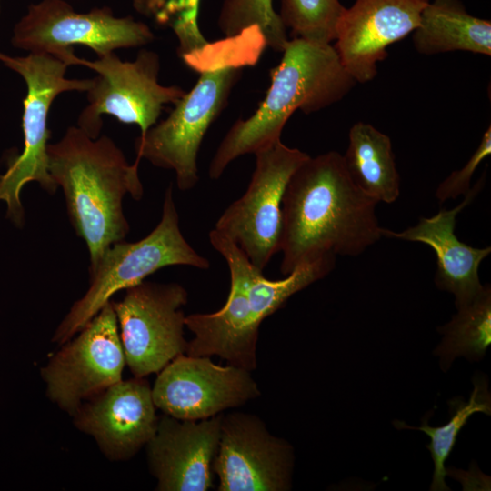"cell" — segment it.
Wrapping results in <instances>:
<instances>
[{"label": "cell", "mask_w": 491, "mask_h": 491, "mask_svg": "<svg viewBox=\"0 0 491 491\" xmlns=\"http://www.w3.org/2000/svg\"><path fill=\"white\" fill-rule=\"evenodd\" d=\"M376 205L352 181L338 152L308 156L283 195L281 273L327 256L364 253L382 237Z\"/></svg>", "instance_id": "obj_1"}, {"label": "cell", "mask_w": 491, "mask_h": 491, "mask_svg": "<svg viewBox=\"0 0 491 491\" xmlns=\"http://www.w3.org/2000/svg\"><path fill=\"white\" fill-rule=\"evenodd\" d=\"M266 46L257 26H251L182 57L200 74L195 86L174 105L168 116L135 141L136 163L175 171L177 187L194 188L198 180L197 155L203 139L226 106L245 66L257 63Z\"/></svg>", "instance_id": "obj_2"}, {"label": "cell", "mask_w": 491, "mask_h": 491, "mask_svg": "<svg viewBox=\"0 0 491 491\" xmlns=\"http://www.w3.org/2000/svg\"><path fill=\"white\" fill-rule=\"evenodd\" d=\"M47 155L49 173L64 192L69 220L87 246L92 266L129 233L123 199L144 195L139 163L130 165L109 136L92 138L77 125L49 143Z\"/></svg>", "instance_id": "obj_3"}, {"label": "cell", "mask_w": 491, "mask_h": 491, "mask_svg": "<svg viewBox=\"0 0 491 491\" xmlns=\"http://www.w3.org/2000/svg\"><path fill=\"white\" fill-rule=\"evenodd\" d=\"M282 54L258 108L236 120L217 147L208 168L211 179H218L235 159L281 141L296 110L318 112L342 100L356 84L331 44L292 38Z\"/></svg>", "instance_id": "obj_4"}, {"label": "cell", "mask_w": 491, "mask_h": 491, "mask_svg": "<svg viewBox=\"0 0 491 491\" xmlns=\"http://www.w3.org/2000/svg\"><path fill=\"white\" fill-rule=\"evenodd\" d=\"M169 266L208 269L210 262L185 240L169 185L165 193L161 220L144 238L111 245L95 265L89 266V287L71 306L53 336L63 345L78 333L120 290L143 282L155 271Z\"/></svg>", "instance_id": "obj_5"}, {"label": "cell", "mask_w": 491, "mask_h": 491, "mask_svg": "<svg viewBox=\"0 0 491 491\" xmlns=\"http://www.w3.org/2000/svg\"><path fill=\"white\" fill-rule=\"evenodd\" d=\"M0 62L17 73L26 85L22 115L24 147L9 162L6 171L0 175V201L6 203L7 217L21 226L25 220L20 200L24 185L36 182L49 195H55L58 188L48 170V115L51 105L63 93L86 92L92 78L65 77L68 65L45 54L12 56L0 52Z\"/></svg>", "instance_id": "obj_6"}, {"label": "cell", "mask_w": 491, "mask_h": 491, "mask_svg": "<svg viewBox=\"0 0 491 491\" xmlns=\"http://www.w3.org/2000/svg\"><path fill=\"white\" fill-rule=\"evenodd\" d=\"M155 39L150 27L133 16H116L107 6L77 12L65 0L31 4L13 29L15 48L52 55L74 65V48L83 45L97 56L117 49L145 46Z\"/></svg>", "instance_id": "obj_7"}, {"label": "cell", "mask_w": 491, "mask_h": 491, "mask_svg": "<svg viewBox=\"0 0 491 491\" xmlns=\"http://www.w3.org/2000/svg\"><path fill=\"white\" fill-rule=\"evenodd\" d=\"M74 65L88 67L96 74L86 91L87 105L76 123L92 138L100 135L103 115L136 125L143 135L158 122L164 106L174 105L186 92L180 86L159 83L160 57L145 48L133 61H123L111 53L95 60L76 56Z\"/></svg>", "instance_id": "obj_8"}, {"label": "cell", "mask_w": 491, "mask_h": 491, "mask_svg": "<svg viewBox=\"0 0 491 491\" xmlns=\"http://www.w3.org/2000/svg\"><path fill=\"white\" fill-rule=\"evenodd\" d=\"M254 155L256 168L246 193L224 211L215 229L263 271L279 252L282 200L287 182L309 155L281 141Z\"/></svg>", "instance_id": "obj_9"}, {"label": "cell", "mask_w": 491, "mask_h": 491, "mask_svg": "<svg viewBox=\"0 0 491 491\" xmlns=\"http://www.w3.org/2000/svg\"><path fill=\"white\" fill-rule=\"evenodd\" d=\"M187 291L177 283L145 282L125 289L112 301L125 363L135 377L160 372L184 354Z\"/></svg>", "instance_id": "obj_10"}, {"label": "cell", "mask_w": 491, "mask_h": 491, "mask_svg": "<svg viewBox=\"0 0 491 491\" xmlns=\"http://www.w3.org/2000/svg\"><path fill=\"white\" fill-rule=\"evenodd\" d=\"M41 369L46 395L74 416L83 400L122 380L125 364L112 300Z\"/></svg>", "instance_id": "obj_11"}, {"label": "cell", "mask_w": 491, "mask_h": 491, "mask_svg": "<svg viewBox=\"0 0 491 491\" xmlns=\"http://www.w3.org/2000/svg\"><path fill=\"white\" fill-rule=\"evenodd\" d=\"M212 246L225 259L230 290L225 304L214 313H195L185 318L194 334L185 353L192 356H217L228 365L248 371L256 367V343L261 319L248 289L246 256L225 235L213 229Z\"/></svg>", "instance_id": "obj_12"}, {"label": "cell", "mask_w": 491, "mask_h": 491, "mask_svg": "<svg viewBox=\"0 0 491 491\" xmlns=\"http://www.w3.org/2000/svg\"><path fill=\"white\" fill-rule=\"evenodd\" d=\"M251 372L219 366L209 356L181 354L160 372L152 387L156 408L183 420H201L260 396Z\"/></svg>", "instance_id": "obj_13"}, {"label": "cell", "mask_w": 491, "mask_h": 491, "mask_svg": "<svg viewBox=\"0 0 491 491\" xmlns=\"http://www.w3.org/2000/svg\"><path fill=\"white\" fill-rule=\"evenodd\" d=\"M294 452L272 435L256 416L222 414L213 471L218 491H287L291 489Z\"/></svg>", "instance_id": "obj_14"}, {"label": "cell", "mask_w": 491, "mask_h": 491, "mask_svg": "<svg viewBox=\"0 0 491 491\" xmlns=\"http://www.w3.org/2000/svg\"><path fill=\"white\" fill-rule=\"evenodd\" d=\"M429 0H356L345 8L336 25L334 46L339 59L356 83L377 75V63L387 47L418 26Z\"/></svg>", "instance_id": "obj_15"}, {"label": "cell", "mask_w": 491, "mask_h": 491, "mask_svg": "<svg viewBox=\"0 0 491 491\" xmlns=\"http://www.w3.org/2000/svg\"><path fill=\"white\" fill-rule=\"evenodd\" d=\"M87 400L74 414L75 425L111 460L132 457L156 431L152 388L144 377L120 380Z\"/></svg>", "instance_id": "obj_16"}, {"label": "cell", "mask_w": 491, "mask_h": 491, "mask_svg": "<svg viewBox=\"0 0 491 491\" xmlns=\"http://www.w3.org/2000/svg\"><path fill=\"white\" fill-rule=\"evenodd\" d=\"M222 414L201 420L165 415L146 444L151 474L159 491H206L214 486Z\"/></svg>", "instance_id": "obj_17"}, {"label": "cell", "mask_w": 491, "mask_h": 491, "mask_svg": "<svg viewBox=\"0 0 491 491\" xmlns=\"http://www.w3.org/2000/svg\"><path fill=\"white\" fill-rule=\"evenodd\" d=\"M485 175L463 201L452 209H441L430 217H421L418 223L401 232L381 228L382 236L405 241L419 242L430 246L436 256V286L455 296L456 307L472 301L483 289L478 269L490 254L491 247L476 248L461 242L455 234L456 215L480 192Z\"/></svg>", "instance_id": "obj_18"}, {"label": "cell", "mask_w": 491, "mask_h": 491, "mask_svg": "<svg viewBox=\"0 0 491 491\" xmlns=\"http://www.w3.org/2000/svg\"><path fill=\"white\" fill-rule=\"evenodd\" d=\"M416 52L425 55L465 51L491 55V22L470 15L460 0H433L412 33Z\"/></svg>", "instance_id": "obj_19"}, {"label": "cell", "mask_w": 491, "mask_h": 491, "mask_svg": "<svg viewBox=\"0 0 491 491\" xmlns=\"http://www.w3.org/2000/svg\"><path fill=\"white\" fill-rule=\"evenodd\" d=\"M343 158L352 181L366 195L377 203L398 198L400 175L387 135L367 123L354 124Z\"/></svg>", "instance_id": "obj_20"}, {"label": "cell", "mask_w": 491, "mask_h": 491, "mask_svg": "<svg viewBox=\"0 0 491 491\" xmlns=\"http://www.w3.org/2000/svg\"><path fill=\"white\" fill-rule=\"evenodd\" d=\"M443 335L436 354L446 371L454 359L465 356L480 360L491 344V288L484 285L482 291L469 303L457 307V313L438 328Z\"/></svg>", "instance_id": "obj_21"}, {"label": "cell", "mask_w": 491, "mask_h": 491, "mask_svg": "<svg viewBox=\"0 0 491 491\" xmlns=\"http://www.w3.org/2000/svg\"><path fill=\"white\" fill-rule=\"evenodd\" d=\"M473 382L474 389L470 398L467 402L456 401V406H452L454 412L447 424L433 427L427 424L426 419L423 420L420 426H407L402 421L395 422L397 428L420 430L430 437V443L426 445V448L430 451L435 466L430 486L432 491L450 490L445 480L446 475L445 463L456 442L460 430L468 418L474 413L481 412L487 416L491 414V398L486 380L482 377H474Z\"/></svg>", "instance_id": "obj_22"}, {"label": "cell", "mask_w": 491, "mask_h": 491, "mask_svg": "<svg viewBox=\"0 0 491 491\" xmlns=\"http://www.w3.org/2000/svg\"><path fill=\"white\" fill-rule=\"evenodd\" d=\"M345 8L339 0H281L277 14L292 38L331 44Z\"/></svg>", "instance_id": "obj_23"}, {"label": "cell", "mask_w": 491, "mask_h": 491, "mask_svg": "<svg viewBox=\"0 0 491 491\" xmlns=\"http://www.w3.org/2000/svg\"><path fill=\"white\" fill-rule=\"evenodd\" d=\"M217 25L225 36L257 26L266 46L276 52H282L289 41L287 30L273 7V0H224Z\"/></svg>", "instance_id": "obj_24"}, {"label": "cell", "mask_w": 491, "mask_h": 491, "mask_svg": "<svg viewBox=\"0 0 491 491\" xmlns=\"http://www.w3.org/2000/svg\"><path fill=\"white\" fill-rule=\"evenodd\" d=\"M199 3L200 0H132L138 14L174 32L181 58L208 43L198 26Z\"/></svg>", "instance_id": "obj_25"}, {"label": "cell", "mask_w": 491, "mask_h": 491, "mask_svg": "<svg viewBox=\"0 0 491 491\" xmlns=\"http://www.w3.org/2000/svg\"><path fill=\"white\" fill-rule=\"evenodd\" d=\"M491 154V126L483 134L481 141L468 159L459 170L452 172L443 180L436 191V197L440 203L465 195L471 189L472 176L481 162Z\"/></svg>", "instance_id": "obj_26"}, {"label": "cell", "mask_w": 491, "mask_h": 491, "mask_svg": "<svg viewBox=\"0 0 491 491\" xmlns=\"http://www.w3.org/2000/svg\"><path fill=\"white\" fill-rule=\"evenodd\" d=\"M1 10H2V0H0V15H1Z\"/></svg>", "instance_id": "obj_27"}]
</instances>
